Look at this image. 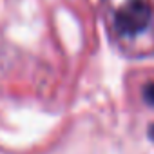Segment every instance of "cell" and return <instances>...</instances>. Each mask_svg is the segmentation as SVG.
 <instances>
[{"label": "cell", "mask_w": 154, "mask_h": 154, "mask_svg": "<svg viewBox=\"0 0 154 154\" xmlns=\"http://www.w3.org/2000/svg\"><path fill=\"white\" fill-rule=\"evenodd\" d=\"M152 22V6L147 0H127L114 13V31L120 38H138Z\"/></svg>", "instance_id": "obj_1"}, {"label": "cell", "mask_w": 154, "mask_h": 154, "mask_svg": "<svg viewBox=\"0 0 154 154\" xmlns=\"http://www.w3.org/2000/svg\"><path fill=\"white\" fill-rule=\"evenodd\" d=\"M143 98L149 105H154V82L147 84L145 89H143Z\"/></svg>", "instance_id": "obj_2"}, {"label": "cell", "mask_w": 154, "mask_h": 154, "mask_svg": "<svg viewBox=\"0 0 154 154\" xmlns=\"http://www.w3.org/2000/svg\"><path fill=\"white\" fill-rule=\"evenodd\" d=\"M149 138H150V140L154 141V123H152V125L149 127Z\"/></svg>", "instance_id": "obj_3"}]
</instances>
